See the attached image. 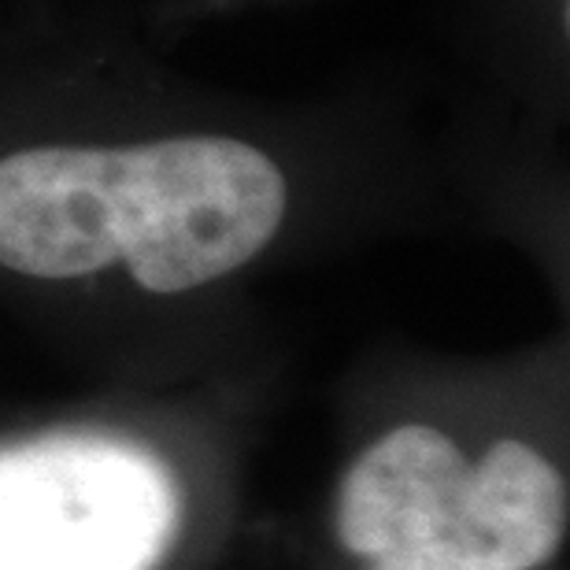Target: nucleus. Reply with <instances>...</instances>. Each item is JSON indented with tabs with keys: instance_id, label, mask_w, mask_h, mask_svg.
I'll return each instance as SVG.
<instances>
[{
	"instance_id": "f257e3e1",
	"label": "nucleus",
	"mask_w": 570,
	"mask_h": 570,
	"mask_svg": "<svg viewBox=\"0 0 570 570\" xmlns=\"http://www.w3.org/2000/svg\"><path fill=\"white\" fill-rule=\"evenodd\" d=\"M289 212L293 170L230 130L0 153V267L33 282L122 271L145 293H193L264 256Z\"/></svg>"
},
{
	"instance_id": "f03ea898",
	"label": "nucleus",
	"mask_w": 570,
	"mask_h": 570,
	"mask_svg": "<svg viewBox=\"0 0 570 570\" xmlns=\"http://www.w3.org/2000/svg\"><path fill=\"white\" fill-rule=\"evenodd\" d=\"M181 489L148 444L49 430L0 444V570H159Z\"/></svg>"
},
{
	"instance_id": "7ed1b4c3",
	"label": "nucleus",
	"mask_w": 570,
	"mask_h": 570,
	"mask_svg": "<svg viewBox=\"0 0 570 570\" xmlns=\"http://www.w3.org/2000/svg\"><path fill=\"white\" fill-rule=\"evenodd\" d=\"M567 533V482L549 455L500 438L466 466L430 527L371 570H530Z\"/></svg>"
},
{
	"instance_id": "20e7f679",
	"label": "nucleus",
	"mask_w": 570,
	"mask_h": 570,
	"mask_svg": "<svg viewBox=\"0 0 570 570\" xmlns=\"http://www.w3.org/2000/svg\"><path fill=\"white\" fill-rule=\"evenodd\" d=\"M466 452L430 423H404L382 433L348 466L337 493V541L352 556L382 560L407 549L438 508L463 482Z\"/></svg>"
},
{
	"instance_id": "39448f33",
	"label": "nucleus",
	"mask_w": 570,
	"mask_h": 570,
	"mask_svg": "<svg viewBox=\"0 0 570 570\" xmlns=\"http://www.w3.org/2000/svg\"><path fill=\"white\" fill-rule=\"evenodd\" d=\"M200 8H230V4H256V0H193Z\"/></svg>"
}]
</instances>
